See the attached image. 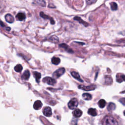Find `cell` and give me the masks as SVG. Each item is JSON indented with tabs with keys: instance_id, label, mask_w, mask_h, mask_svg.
<instances>
[{
	"instance_id": "obj_1",
	"label": "cell",
	"mask_w": 125,
	"mask_h": 125,
	"mask_svg": "<svg viewBox=\"0 0 125 125\" xmlns=\"http://www.w3.org/2000/svg\"><path fill=\"white\" fill-rule=\"evenodd\" d=\"M102 125H121L120 121L112 115H107L105 116L102 121Z\"/></svg>"
},
{
	"instance_id": "obj_2",
	"label": "cell",
	"mask_w": 125,
	"mask_h": 125,
	"mask_svg": "<svg viewBox=\"0 0 125 125\" xmlns=\"http://www.w3.org/2000/svg\"><path fill=\"white\" fill-rule=\"evenodd\" d=\"M78 105V101L76 98H73L69 102L68 107L70 110H74L77 107Z\"/></svg>"
},
{
	"instance_id": "obj_3",
	"label": "cell",
	"mask_w": 125,
	"mask_h": 125,
	"mask_svg": "<svg viewBox=\"0 0 125 125\" xmlns=\"http://www.w3.org/2000/svg\"><path fill=\"white\" fill-rule=\"evenodd\" d=\"M65 72V69L64 68H60L55 71L53 74V77L54 78H58Z\"/></svg>"
},
{
	"instance_id": "obj_4",
	"label": "cell",
	"mask_w": 125,
	"mask_h": 125,
	"mask_svg": "<svg viewBox=\"0 0 125 125\" xmlns=\"http://www.w3.org/2000/svg\"><path fill=\"white\" fill-rule=\"evenodd\" d=\"M43 82L47 83L48 85H54L56 83L55 80L53 78L50 77H47L44 78L43 79Z\"/></svg>"
},
{
	"instance_id": "obj_5",
	"label": "cell",
	"mask_w": 125,
	"mask_h": 125,
	"mask_svg": "<svg viewBox=\"0 0 125 125\" xmlns=\"http://www.w3.org/2000/svg\"><path fill=\"white\" fill-rule=\"evenodd\" d=\"M96 86L95 85H89V86H84V85H80L79 86V88L80 89H82L84 90H86V91H90V90H94Z\"/></svg>"
},
{
	"instance_id": "obj_6",
	"label": "cell",
	"mask_w": 125,
	"mask_h": 125,
	"mask_svg": "<svg viewBox=\"0 0 125 125\" xmlns=\"http://www.w3.org/2000/svg\"><path fill=\"white\" fill-rule=\"evenodd\" d=\"M43 113L46 117H50L52 115L51 109L49 107H45L43 110Z\"/></svg>"
},
{
	"instance_id": "obj_7",
	"label": "cell",
	"mask_w": 125,
	"mask_h": 125,
	"mask_svg": "<svg viewBox=\"0 0 125 125\" xmlns=\"http://www.w3.org/2000/svg\"><path fill=\"white\" fill-rule=\"evenodd\" d=\"M5 19L7 22L10 24L13 23L14 21V17H13V16H12V15L10 14H7L5 16Z\"/></svg>"
},
{
	"instance_id": "obj_8",
	"label": "cell",
	"mask_w": 125,
	"mask_h": 125,
	"mask_svg": "<svg viewBox=\"0 0 125 125\" xmlns=\"http://www.w3.org/2000/svg\"><path fill=\"white\" fill-rule=\"evenodd\" d=\"M40 16H41L42 18H44V19H49V20H50L51 24H52V25H54V24L55 22H54V21L53 20V19L52 18L49 17L48 15H45L43 12H40Z\"/></svg>"
},
{
	"instance_id": "obj_9",
	"label": "cell",
	"mask_w": 125,
	"mask_h": 125,
	"mask_svg": "<svg viewBox=\"0 0 125 125\" xmlns=\"http://www.w3.org/2000/svg\"><path fill=\"white\" fill-rule=\"evenodd\" d=\"M42 105V103L40 101L37 100L34 103L33 105V108L36 110H39L41 109Z\"/></svg>"
},
{
	"instance_id": "obj_10",
	"label": "cell",
	"mask_w": 125,
	"mask_h": 125,
	"mask_svg": "<svg viewBox=\"0 0 125 125\" xmlns=\"http://www.w3.org/2000/svg\"><path fill=\"white\" fill-rule=\"evenodd\" d=\"M82 114H83L82 111L80 109H75L73 112V114L74 115V116L77 118L81 117L82 116Z\"/></svg>"
},
{
	"instance_id": "obj_11",
	"label": "cell",
	"mask_w": 125,
	"mask_h": 125,
	"mask_svg": "<svg viewBox=\"0 0 125 125\" xmlns=\"http://www.w3.org/2000/svg\"><path fill=\"white\" fill-rule=\"evenodd\" d=\"M125 80V75L123 74L118 73L116 75V81L118 83H122Z\"/></svg>"
},
{
	"instance_id": "obj_12",
	"label": "cell",
	"mask_w": 125,
	"mask_h": 125,
	"mask_svg": "<svg viewBox=\"0 0 125 125\" xmlns=\"http://www.w3.org/2000/svg\"><path fill=\"white\" fill-rule=\"evenodd\" d=\"M16 19L20 21H22L25 20V15L24 13H19L16 16Z\"/></svg>"
},
{
	"instance_id": "obj_13",
	"label": "cell",
	"mask_w": 125,
	"mask_h": 125,
	"mask_svg": "<svg viewBox=\"0 0 125 125\" xmlns=\"http://www.w3.org/2000/svg\"><path fill=\"white\" fill-rule=\"evenodd\" d=\"M30 71L28 70H26L24 72L23 74L22 75V79L24 80H27L29 79V78L30 77Z\"/></svg>"
},
{
	"instance_id": "obj_14",
	"label": "cell",
	"mask_w": 125,
	"mask_h": 125,
	"mask_svg": "<svg viewBox=\"0 0 125 125\" xmlns=\"http://www.w3.org/2000/svg\"><path fill=\"white\" fill-rule=\"evenodd\" d=\"M71 74L74 78H75L76 79H77L81 82H83V81L81 79L80 76V75L78 72H75V71H72L71 72Z\"/></svg>"
},
{
	"instance_id": "obj_15",
	"label": "cell",
	"mask_w": 125,
	"mask_h": 125,
	"mask_svg": "<svg viewBox=\"0 0 125 125\" xmlns=\"http://www.w3.org/2000/svg\"><path fill=\"white\" fill-rule=\"evenodd\" d=\"M88 113L92 116H96L97 115V112L95 109L90 108L88 110Z\"/></svg>"
},
{
	"instance_id": "obj_16",
	"label": "cell",
	"mask_w": 125,
	"mask_h": 125,
	"mask_svg": "<svg viewBox=\"0 0 125 125\" xmlns=\"http://www.w3.org/2000/svg\"><path fill=\"white\" fill-rule=\"evenodd\" d=\"M74 20H75V21H79L80 24H82L84 25L85 26H87L89 25V24L85 22L83 20H82L81 18L80 17H75L74 18Z\"/></svg>"
},
{
	"instance_id": "obj_17",
	"label": "cell",
	"mask_w": 125,
	"mask_h": 125,
	"mask_svg": "<svg viewBox=\"0 0 125 125\" xmlns=\"http://www.w3.org/2000/svg\"><path fill=\"white\" fill-rule=\"evenodd\" d=\"M116 109V105L113 103H110L108 105L107 109L109 111H112Z\"/></svg>"
},
{
	"instance_id": "obj_18",
	"label": "cell",
	"mask_w": 125,
	"mask_h": 125,
	"mask_svg": "<svg viewBox=\"0 0 125 125\" xmlns=\"http://www.w3.org/2000/svg\"><path fill=\"white\" fill-rule=\"evenodd\" d=\"M105 83L107 85H111L112 83V80L110 76H105Z\"/></svg>"
},
{
	"instance_id": "obj_19",
	"label": "cell",
	"mask_w": 125,
	"mask_h": 125,
	"mask_svg": "<svg viewBox=\"0 0 125 125\" xmlns=\"http://www.w3.org/2000/svg\"><path fill=\"white\" fill-rule=\"evenodd\" d=\"M33 76L36 79V81L37 83H39L40 78H41V73L38 72L37 71H35L33 72Z\"/></svg>"
},
{
	"instance_id": "obj_20",
	"label": "cell",
	"mask_w": 125,
	"mask_h": 125,
	"mask_svg": "<svg viewBox=\"0 0 125 125\" xmlns=\"http://www.w3.org/2000/svg\"><path fill=\"white\" fill-rule=\"evenodd\" d=\"M51 62L52 63V64L55 65H57L60 64L61 60L59 58H58L56 57H53L52 59H51Z\"/></svg>"
},
{
	"instance_id": "obj_21",
	"label": "cell",
	"mask_w": 125,
	"mask_h": 125,
	"mask_svg": "<svg viewBox=\"0 0 125 125\" xmlns=\"http://www.w3.org/2000/svg\"><path fill=\"white\" fill-rule=\"evenodd\" d=\"M82 97L83 98V99L85 100H87V101H89V100H90L91 99H92V96L91 95H90V94L89 93H84L83 95H82Z\"/></svg>"
},
{
	"instance_id": "obj_22",
	"label": "cell",
	"mask_w": 125,
	"mask_h": 125,
	"mask_svg": "<svg viewBox=\"0 0 125 125\" xmlns=\"http://www.w3.org/2000/svg\"><path fill=\"white\" fill-rule=\"evenodd\" d=\"M60 46L62 47V48H64V49H65V50H66V51L69 52V53H73V51L72 50L69 49V47L68 46V45H66V44H61L60 45Z\"/></svg>"
},
{
	"instance_id": "obj_23",
	"label": "cell",
	"mask_w": 125,
	"mask_h": 125,
	"mask_svg": "<svg viewBox=\"0 0 125 125\" xmlns=\"http://www.w3.org/2000/svg\"><path fill=\"white\" fill-rule=\"evenodd\" d=\"M105 105H106V102L104 99H101L98 102V105L100 108H104L105 106Z\"/></svg>"
},
{
	"instance_id": "obj_24",
	"label": "cell",
	"mask_w": 125,
	"mask_h": 125,
	"mask_svg": "<svg viewBox=\"0 0 125 125\" xmlns=\"http://www.w3.org/2000/svg\"><path fill=\"white\" fill-rule=\"evenodd\" d=\"M14 70L17 72H20L23 70V66L21 65L18 64L15 66Z\"/></svg>"
},
{
	"instance_id": "obj_25",
	"label": "cell",
	"mask_w": 125,
	"mask_h": 125,
	"mask_svg": "<svg viewBox=\"0 0 125 125\" xmlns=\"http://www.w3.org/2000/svg\"><path fill=\"white\" fill-rule=\"evenodd\" d=\"M110 7L111 10H116L118 9V5L116 3L112 2L110 3Z\"/></svg>"
},
{
	"instance_id": "obj_26",
	"label": "cell",
	"mask_w": 125,
	"mask_h": 125,
	"mask_svg": "<svg viewBox=\"0 0 125 125\" xmlns=\"http://www.w3.org/2000/svg\"><path fill=\"white\" fill-rule=\"evenodd\" d=\"M50 40L53 43H58L59 41V39L56 36H53L50 38Z\"/></svg>"
},
{
	"instance_id": "obj_27",
	"label": "cell",
	"mask_w": 125,
	"mask_h": 125,
	"mask_svg": "<svg viewBox=\"0 0 125 125\" xmlns=\"http://www.w3.org/2000/svg\"><path fill=\"white\" fill-rule=\"evenodd\" d=\"M35 2L36 3H38V5H39L41 6H44L45 7V2L44 1H36Z\"/></svg>"
},
{
	"instance_id": "obj_28",
	"label": "cell",
	"mask_w": 125,
	"mask_h": 125,
	"mask_svg": "<svg viewBox=\"0 0 125 125\" xmlns=\"http://www.w3.org/2000/svg\"><path fill=\"white\" fill-rule=\"evenodd\" d=\"M86 2H87V3H90V4H91V3H95V2H96V1H86Z\"/></svg>"
}]
</instances>
